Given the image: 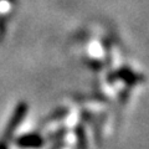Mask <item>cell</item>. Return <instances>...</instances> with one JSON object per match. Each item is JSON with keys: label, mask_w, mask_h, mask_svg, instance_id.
Instances as JSON below:
<instances>
[{"label": "cell", "mask_w": 149, "mask_h": 149, "mask_svg": "<svg viewBox=\"0 0 149 149\" xmlns=\"http://www.w3.org/2000/svg\"><path fill=\"white\" fill-rule=\"evenodd\" d=\"M25 113H26V106L24 103L19 104L17 108L15 109V112H14L13 114V118L10 119V122H9L8 127H6V130H5V137H10L11 134L14 133V130H15V128L19 125V123L22 120V118L25 117Z\"/></svg>", "instance_id": "obj_1"}, {"label": "cell", "mask_w": 149, "mask_h": 149, "mask_svg": "<svg viewBox=\"0 0 149 149\" xmlns=\"http://www.w3.org/2000/svg\"><path fill=\"white\" fill-rule=\"evenodd\" d=\"M19 146L21 147H32V148H36V147H40L42 144V139L37 136H25L19 139L17 142Z\"/></svg>", "instance_id": "obj_2"}]
</instances>
